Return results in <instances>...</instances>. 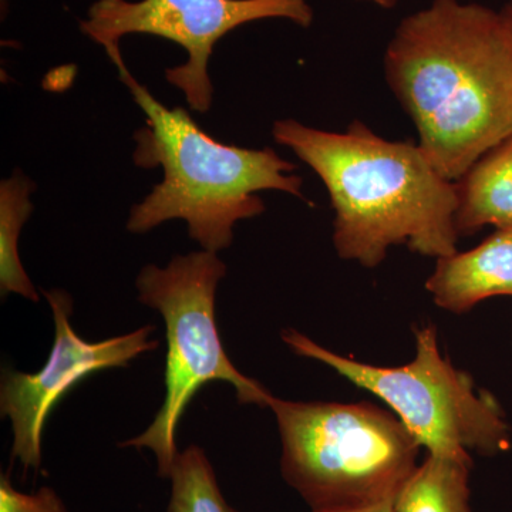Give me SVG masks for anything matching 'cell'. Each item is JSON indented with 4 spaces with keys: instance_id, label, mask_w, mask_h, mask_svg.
Masks as SVG:
<instances>
[{
    "instance_id": "1",
    "label": "cell",
    "mask_w": 512,
    "mask_h": 512,
    "mask_svg": "<svg viewBox=\"0 0 512 512\" xmlns=\"http://www.w3.org/2000/svg\"><path fill=\"white\" fill-rule=\"evenodd\" d=\"M384 76L444 178L457 181L512 134V32L503 13L433 0L404 18Z\"/></svg>"
},
{
    "instance_id": "2",
    "label": "cell",
    "mask_w": 512,
    "mask_h": 512,
    "mask_svg": "<svg viewBox=\"0 0 512 512\" xmlns=\"http://www.w3.org/2000/svg\"><path fill=\"white\" fill-rule=\"evenodd\" d=\"M272 134L325 184L340 258L376 268L393 245L433 258L457 252L456 181L444 178L419 144L384 140L362 121L332 133L281 120Z\"/></svg>"
},
{
    "instance_id": "3",
    "label": "cell",
    "mask_w": 512,
    "mask_h": 512,
    "mask_svg": "<svg viewBox=\"0 0 512 512\" xmlns=\"http://www.w3.org/2000/svg\"><path fill=\"white\" fill-rule=\"evenodd\" d=\"M117 70L147 119L146 127L134 134V164L143 170L161 167L164 174L163 181L131 208L128 231L146 234L163 222L183 220L191 239L204 251L218 254L231 247L238 221L265 211L259 191H284L305 200L302 178L292 174L296 165L275 150L220 143L188 111L161 104L126 64Z\"/></svg>"
},
{
    "instance_id": "4",
    "label": "cell",
    "mask_w": 512,
    "mask_h": 512,
    "mask_svg": "<svg viewBox=\"0 0 512 512\" xmlns=\"http://www.w3.org/2000/svg\"><path fill=\"white\" fill-rule=\"evenodd\" d=\"M281 437V474L311 511L355 510L396 500L420 443L376 404L268 403Z\"/></svg>"
},
{
    "instance_id": "5",
    "label": "cell",
    "mask_w": 512,
    "mask_h": 512,
    "mask_svg": "<svg viewBox=\"0 0 512 512\" xmlns=\"http://www.w3.org/2000/svg\"><path fill=\"white\" fill-rule=\"evenodd\" d=\"M281 338L295 355L335 370L357 389L382 400L431 456L471 460L510 450L512 430L494 394L441 355L434 325L414 329L416 355L399 367L369 365L323 348L296 329Z\"/></svg>"
},
{
    "instance_id": "6",
    "label": "cell",
    "mask_w": 512,
    "mask_h": 512,
    "mask_svg": "<svg viewBox=\"0 0 512 512\" xmlns=\"http://www.w3.org/2000/svg\"><path fill=\"white\" fill-rule=\"evenodd\" d=\"M227 265L215 252L174 256L165 268L147 265L137 276L138 301L163 316L167 335L165 396L153 423L120 447L153 451L158 476L168 480L180 451L177 430L188 404L210 382H227L242 404L268 407L272 393L239 372L215 320V295Z\"/></svg>"
},
{
    "instance_id": "7",
    "label": "cell",
    "mask_w": 512,
    "mask_h": 512,
    "mask_svg": "<svg viewBox=\"0 0 512 512\" xmlns=\"http://www.w3.org/2000/svg\"><path fill=\"white\" fill-rule=\"evenodd\" d=\"M308 0H96L80 32L106 50L114 66H123L120 42L128 35H150L180 45L187 62L165 70V79L184 93L188 106L208 113L214 99L208 63L214 47L229 32L265 19L291 20L309 28Z\"/></svg>"
},
{
    "instance_id": "8",
    "label": "cell",
    "mask_w": 512,
    "mask_h": 512,
    "mask_svg": "<svg viewBox=\"0 0 512 512\" xmlns=\"http://www.w3.org/2000/svg\"><path fill=\"white\" fill-rule=\"evenodd\" d=\"M55 322V342L49 359L37 373L5 369L0 382V412L12 423V458L25 471L42 467V437L47 417L64 394L77 383L101 370L126 367L138 356L158 349L151 339L154 326L116 338L89 342L70 325L73 299L62 289L45 291Z\"/></svg>"
},
{
    "instance_id": "9",
    "label": "cell",
    "mask_w": 512,
    "mask_h": 512,
    "mask_svg": "<svg viewBox=\"0 0 512 512\" xmlns=\"http://www.w3.org/2000/svg\"><path fill=\"white\" fill-rule=\"evenodd\" d=\"M426 289L440 309L456 315L495 296H512V229H497L470 251L437 258Z\"/></svg>"
},
{
    "instance_id": "10",
    "label": "cell",
    "mask_w": 512,
    "mask_h": 512,
    "mask_svg": "<svg viewBox=\"0 0 512 512\" xmlns=\"http://www.w3.org/2000/svg\"><path fill=\"white\" fill-rule=\"evenodd\" d=\"M458 237L484 227L512 229V134L491 148L456 181Z\"/></svg>"
},
{
    "instance_id": "11",
    "label": "cell",
    "mask_w": 512,
    "mask_h": 512,
    "mask_svg": "<svg viewBox=\"0 0 512 512\" xmlns=\"http://www.w3.org/2000/svg\"><path fill=\"white\" fill-rule=\"evenodd\" d=\"M473 461L427 456L403 485L393 512H471Z\"/></svg>"
},
{
    "instance_id": "12",
    "label": "cell",
    "mask_w": 512,
    "mask_h": 512,
    "mask_svg": "<svg viewBox=\"0 0 512 512\" xmlns=\"http://www.w3.org/2000/svg\"><path fill=\"white\" fill-rule=\"evenodd\" d=\"M36 185L20 170L0 183V293L3 298L16 293L28 301L39 302L19 256V237L23 225L32 215L30 197Z\"/></svg>"
},
{
    "instance_id": "13",
    "label": "cell",
    "mask_w": 512,
    "mask_h": 512,
    "mask_svg": "<svg viewBox=\"0 0 512 512\" xmlns=\"http://www.w3.org/2000/svg\"><path fill=\"white\" fill-rule=\"evenodd\" d=\"M168 480L171 497L165 512H239L225 500L210 458L197 444L178 453Z\"/></svg>"
},
{
    "instance_id": "14",
    "label": "cell",
    "mask_w": 512,
    "mask_h": 512,
    "mask_svg": "<svg viewBox=\"0 0 512 512\" xmlns=\"http://www.w3.org/2000/svg\"><path fill=\"white\" fill-rule=\"evenodd\" d=\"M0 512H69L55 488L40 487L35 493L16 490L9 474L0 476Z\"/></svg>"
},
{
    "instance_id": "15",
    "label": "cell",
    "mask_w": 512,
    "mask_h": 512,
    "mask_svg": "<svg viewBox=\"0 0 512 512\" xmlns=\"http://www.w3.org/2000/svg\"><path fill=\"white\" fill-rule=\"evenodd\" d=\"M394 501H384V503L370 505V507L365 508H355V510H338V511H311V512H393L394 511Z\"/></svg>"
},
{
    "instance_id": "16",
    "label": "cell",
    "mask_w": 512,
    "mask_h": 512,
    "mask_svg": "<svg viewBox=\"0 0 512 512\" xmlns=\"http://www.w3.org/2000/svg\"><path fill=\"white\" fill-rule=\"evenodd\" d=\"M360 2H370L375 3V5L380 6L383 9H393L396 8L399 0H360Z\"/></svg>"
},
{
    "instance_id": "17",
    "label": "cell",
    "mask_w": 512,
    "mask_h": 512,
    "mask_svg": "<svg viewBox=\"0 0 512 512\" xmlns=\"http://www.w3.org/2000/svg\"><path fill=\"white\" fill-rule=\"evenodd\" d=\"M501 13H503V16L505 20H507L508 26H510L512 32V0H508L507 5L501 9Z\"/></svg>"
},
{
    "instance_id": "18",
    "label": "cell",
    "mask_w": 512,
    "mask_h": 512,
    "mask_svg": "<svg viewBox=\"0 0 512 512\" xmlns=\"http://www.w3.org/2000/svg\"><path fill=\"white\" fill-rule=\"evenodd\" d=\"M8 8V5H6V0H2V10L5 12V9Z\"/></svg>"
}]
</instances>
